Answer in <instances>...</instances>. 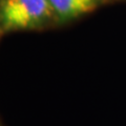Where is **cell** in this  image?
I'll return each mask as SVG.
<instances>
[{
	"label": "cell",
	"mask_w": 126,
	"mask_h": 126,
	"mask_svg": "<svg viewBox=\"0 0 126 126\" xmlns=\"http://www.w3.org/2000/svg\"><path fill=\"white\" fill-rule=\"evenodd\" d=\"M49 0H2L0 30L13 32L38 27L53 14Z\"/></svg>",
	"instance_id": "cell-1"
},
{
	"label": "cell",
	"mask_w": 126,
	"mask_h": 126,
	"mask_svg": "<svg viewBox=\"0 0 126 126\" xmlns=\"http://www.w3.org/2000/svg\"><path fill=\"white\" fill-rule=\"evenodd\" d=\"M99 0H49L54 13L61 20H67L93 11Z\"/></svg>",
	"instance_id": "cell-2"
}]
</instances>
